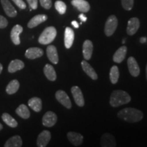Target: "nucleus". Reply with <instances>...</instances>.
<instances>
[{
	"label": "nucleus",
	"instance_id": "nucleus-1",
	"mask_svg": "<svg viewBox=\"0 0 147 147\" xmlns=\"http://www.w3.org/2000/svg\"><path fill=\"white\" fill-rule=\"evenodd\" d=\"M118 117L129 123H136L143 119L144 115L140 110L133 108H126L118 113Z\"/></svg>",
	"mask_w": 147,
	"mask_h": 147
},
{
	"label": "nucleus",
	"instance_id": "nucleus-2",
	"mask_svg": "<svg viewBox=\"0 0 147 147\" xmlns=\"http://www.w3.org/2000/svg\"><path fill=\"white\" fill-rule=\"evenodd\" d=\"M131 97L127 93L122 90H115L110 95V104L113 107H118L130 102Z\"/></svg>",
	"mask_w": 147,
	"mask_h": 147
},
{
	"label": "nucleus",
	"instance_id": "nucleus-3",
	"mask_svg": "<svg viewBox=\"0 0 147 147\" xmlns=\"http://www.w3.org/2000/svg\"><path fill=\"white\" fill-rule=\"evenodd\" d=\"M57 36V30L54 27H48L42 32L38 38V42L41 45H49Z\"/></svg>",
	"mask_w": 147,
	"mask_h": 147
},
{
	"label": "nucleus",
	"instance_id": "nucleus-4",
	"mask_svg": "<svg viewBox=\"0 0 147 147\" xmlns=\"http://www.w3.org/2000/svg\"><path fill=\"white\" fill-rule=\"evenodd\" d=\"M118 25V20L115 15H111L108 18L105 24L104 32L106 36H111L115 33Z\"/></svg>",
	"mask_w": 147,
	"mask_h": 147
},
{
	"label": "nucleus",
	"instance_id": "nucleus-5",
	"mask_svg": "<svg viewBox=\"0 0 147 147\" xmlns=\"http://www.w3.org/2000/svg\"><path fill=\"white\" fill-rule=\"evenodd\" d=\"M55 97H56L57 100L65 108H68V109L71 108V103L70 99L65 91H62V90H59L55 93Z\"/></svg>",
	"mask_w": 147,
	"mask_h": 147
},
{
	"label": "nucleus",
	"instance_id": "nucleus-6",
	"mask_svg": "<svg viewBox=\"0 0 147 147\" xmlns=\"http://www.w3.org/2000/svg\"><path fill=\"white\" fill-rule=\"evenodd\" d=\"M57 121V117L56 114L53 113L52 111H49L45 113V115L43 116L42 118V124L43 125L48 127L54 126Z\"/></svg>",
	"mask_w": 147,
	"mask_h": 147
},
{
	"label": "nucleus",
	"instance_id": "nucleus-7",
	"mask_svg": "<svg viewBox=\"0 0 147 147\" xmlns=\"http://www.w3.org/2000/svg\"><path fill=\"white\" fill-rule=\"evenodd\" d=\"M71 92L72 93L73 97L74 99L76 104L80 107H82L84 105V100L83 95L80 88L77 86L72 87L71 89Z\"/></svg>",
	"mask_w": 147,
	"mask_h": 147
},
{
	"label": "nucleus",
	"instance_id": "nucleus-8",
	"mask_svg": "<svg viewBox=\"0 0 147 147\" xmlns=\"http://www.w3.org/2000/svg\"><path fill=\"white\" fill-rule=\"evenodd\" d=\"M140 27V21L136 17L130 18L127 27V34L129 36H133L138 32Z\"/></svg>",
	"mask_w": 147,
	"mask_h": 147
},
{
	"label": "nucleus",
	"instance_id": "nucleus-9",
	"mask_svg": "<svg viewBox=\"0 0 147 147\" xmlns=\"http://www.w3.org/2000/svg\"><path fill=\"white\" fill-rule=\"evenodd\" d=\"M51 132L47 130H44L38 136L37 139V145L39 147H45L49 144L51 140Z\"/></svg>",
	"mask_w": 147,
	"mask_h": 147
},
{
	"label": "nucleus",
	"instance_id": "nucleus-10",
	"mask_svg": "<svg viewBox=\"0 0 147 147\" xmlns=\"http://www.w3.org/2000/svg\"><path fill=\"white\" fill-rule=\"evenodd\" d=\"M127 65H128V68L129 73L131 74V76L134 77H137L139 76L140 72V67L138 64L136 59L133 57H129L127 60Z\"/></svg>",
	"mask_w": 147,
	"mask_h": 147
},
{
	"label": "nucleus",
	"instance_id": "nucleus-11",
	"mask_svg": "<svg viewBox=\"0 0 147 147\" xmlns=\"http://www.w3.org/2000/svg\"><path fill=\"white\" fill-rule=\"evenodd\" d=\"M23 28L21 25H16L13 27L10 32V38L12 41L15 45H18L21 43L20 40V34L23 32Z\"/></svg>",
	"mask_w": 147,
	"mask_h": 147
},
{
	"label": "nucleus",
	"instance_id": "nucleus-12",
	"mask_svg": "<svg viewBox=\"0 0 147 147\" xmlns=\"http://www.w3.org/2000/svg\"><path fill=\"white\" fill-rule=\"evenodd\" d=\"M1 3L4 10L5 13L10 17H15L17 15L16 9L12 5L9 0H1Z\"/></svg>",
	"mask_w": 147,
	"mask_h": 147
},
{
	"label": "nucleus",
	"instance_id": "nucleus-13",
	"mask_svg": "<svg viewBox=\"0 0 147 147\" xmlns=\"http://www.w3.org/2000/svg\"><path fill=\"white\" fill-rule=\"evenodd\" d=\"M116 141L113 135L110 134H104L101 137V146L102 147H115Z\"/></svg>",
	"mask_w": 147,
	"mask_h": 147
},
{
	"label": "nucleus",
	"instance_id": "nucleus-14",
	"mask_svg": "<svg viewBox=\"0 0 147 147\" xmlns=\"http://www.w3.org/2000/svg\"><path fill=\"white\" fill-rule=\"evenodd\" d=\"M74 40V32L70 27H66L64 34V44L66 49H70Z\"/></svg>",
	"mask_w": 147,
	"mask_h": 147
},
{
	"label": "nucleus",
	"instance_id": "nucleus-15",
	"mask_svg": "<svg viewBox=\"0 0 147 147\" xmlns=\"http://www.w3.org/2000/svg\"><path fill=\"white\" fill-rule=\"evenodd\" d=\"M93 45L91 40H87L84 42L82 45V54L86 60H89L93 54Z\"/></svg>",
	"mask_w": 147,
	"mask_h": 147
},
{
	"label": "nucleus",
	"instance_id": "nucleus-16",
	"mask_svg": "<svg viewBox=\"0 0 147 147\" xmlns=\"http://www.w3.org/2000/svg\"><path fill=\"white\" fill-rule=\"evenodd\" d=\"M43 50L38 47L29 48L25 52V57L29 59H35L41 57L43 55Z\"/></svg>",
	"mask_w": 147,
	"mask_h": 147
},
{
	"label": "nucleus",
	"instance_id": "nucleus-17",
	"mask_svg": "<svg viewBox=\"0 0 147 147\" xmlns=\"http://www.w3.org/2000/svg\"><path fill=\"white\" fill-rule=\"evenodd\" d=\"M48 19V16L45 14H38L34 16L27 24V27L29 28H34Z\"/></svg>",
	"mask_w": 147,
	"mask_h": 147
},
{
	"label": "nucleus",
	"instance_id": "nucleus-18",
	"mask_svg": "<svg viewBox=\"0 0 147 147\" xmlns=\"http://www.w3.org/2000/svg\"><path fill=\"white\" fill-rule=\"evenodd\" d=\"M71 5L81 12H87L90 10V5L88 1L85 0H72Z\"/></svg>",
	"mask_w": 147,
	"mask_h": 147
},
{
	"label": "nucleus",
	"instance_id": "nucleus-19",
	"mask_svg": "<svg viewBox=\"0 0 147 147\" xmlns=\"http://www.w3.org/2000/svg\"><path fill=\"white\" fill-rule=\"evenodd\" d=\"M47 54L49 59L51 61V63L54 64H57L59 62V56L56 47L53 45H50L47 49Z\"/></svg>",
	"mask_w": 147,
	"mask_h": 147
},
{
	"label": "nucleus",
	"instance_id": "nucleus-20",
	"mask_svg": "<svg viewBox=\"0 0 147 147\" xmlns=\"http://www.w3.org/2000/svg\"><path fill=\"white\" fill-rule=\"evenodd\" d=\"M67 138L71 144L75 146H78L82 143L83 141V136L80 134L76 132L69 131L67 133Z\"/></svg>",
	"mask_w": 147,
	"mask_h": 147
},
{
	"label": "nucleus",
	"instance_id": "nucleus-21",
	"mask_svg": "<svg viewBox=\"0 0 147 147\" xmlns=\"http://www.w3.org/2000/svg\"><path fill=\"white\" fill-rule=\"evenodd\" d=\"M127 51V47H125V46H123V47L119 48L113 55L114 61L115 63H121L125 58Z\"/></svg>",
	"mask_w": 147,
	"mask_h": 147
},
{
	"label": "nucleus",
	"instance_id": "nucleus-22",
	"mask_svg": "<svg viewBox=\"0 0 147 147\" xmlns=\"http://www.w3.org/2000/svg\"><path fill=\"white\" fill-rule=\"evenodd\" d=\"M81 65L83 71L89 76L90 78L93 80H97V75L94 69L91 67L89 63H87L86 61H82L81 62Z\"/></svg>",
	"mask_w": 147,
	"mask_h": 147
},
{
	"label": "nucleus",
	"instance_id": "nucleus-23",
	"mask_svg": "<svg viewBox=\"0 0 147 147\" xmlns=\"http://www.w3.org/2000/svg\"><path fill=\"white\" fill-rule=\"evenodd\" d=\"M28 105L36 113L41 111L42 108V100L39 97H32L28 101Z\"/></svg>",
	"mask_w": 147,
	"mask_h": 147
},
{
	"label": "nucleus",
	"instance_id": "nucleus-24",
	"mask_svg": "<svg viewBox=\"0 0 147 147\" xmlns=\"http://www.w3.org/2000/svg\"><path fill=\"white\" fill-rule=\"evenodd\" d=\"M25 64L22 61L19 59H15L12 61L8 65V70L10 73H14L16 71L23 69Z\"/></svg>",
	"mask_w": 147,
	"mask_h": 147
},
{
	"label": "nucleus",
	"instance_id": "nucleus-25",
	"mask_svg": "<svg viewBox=\"0 0 147 147\" xmlns=\"http://www.w3.org/2000/svg\"><path fill=\"white\" fill-rule=\"evenodd\" d=\"M23 145V141L21 136H14L6 141L4 144L5 147H21Z\"/></svg>",
	"mask_w": 147,
	"mask_h": 147
},
{
	"label": "nucleus",
	"instance_id": "nucleus-26",
	"mask_svg": "<svg viewBox=\"0 0 147 147\" xmlns=\"http://www.w3.org/2000/svg\"><path fill=\"white\" fill-rule=\"evenodd\" d=\"M44 73L47 78L51 81H55L57 79V74L54 67L50 64H47L44 67Z\"/></svg>",
	"mask_w": 147,
	"mask_h": 147
},
{
	"label": "nucleus",
	"instance_id": "nucleus-27",
	"mask_svg": "<svg viewBox=\"0 0 147 147\" xmlns=\"http://www.w3.org/2000/svg\"><path fill=\"white\" fill-rule=\"evenodd\" d=\"M16 113L20 117L24 119H27L30 117V112H29V108L25 104H21L18 106L16 110Z\"/></svg>",
	"mask_w": 147,
	"mask_h": 147
},
{
	"label": "nucleus",
	"instance_id": "nucleus-28",
	"mask_svg": "<svg viewBox=\"0 0 147 147\" xmlns=\"http://www.w3.org/2000/svg\"><path fill=\"white\" fill-rule=\"evenodd\" d=\"M19 87V82L17 80H12L8 83L6 89H5V91H6V93L9 95L14 94V93L18 91Z\"/></svg>",
	"mask_w": 147,
	"mask_h": 147
},
{
	"label": "nucleus",
	"instance_id": "nucleus-29",
	"mask_svg": "<svg viewBox=\"0 0 147 147\" xmlns=\"http://www.w3.org/2000/svg\"><path fill=\"white\" fill-rule=\"evenodd\" d=\"M1 118H2L3 122H4L6 125H8L9 127H10L15 128L17 127V121H16L12 116L9 115L8 113H3L2 116H1Z\"/></svg>",
	"mask_w": 147,
	"mask_h": 147
},
{
	"label": "nucleus",
	"instance_id": "nucleus-30",
	"mask_svg": "<svg viewBox=\"0 0 147 147\" xmlns=\"http://www.w3.org/2000/svg\"><path fill=\"white\" fill-rule=\"evenodd\" d=\"M119 78V70L117 66L114 65L110 71V79L113 84H116L118 82Z\"/></svg>",
	"mask_w": 147,
	"mask_h": 147
},
{
	"label": "nucleus",
	"instance_id": "nucleus-31",
	"mask_svg": "<svg viewBox=\"0 0 147 147\" xmlns=\"http://www.w3.org/2000/svg\"><path fill=\"white\" fill-rule=\"evenodd\" d=\"M55 9L57 10V12L60 14H63L65 13L66 9H67V6H66L65 3L63 1L58 0L55 3Z\"/></svg>",
	"mask_w": 147,
	"mask_h": 147
},
{
	"label": "nucleus",
	"instance_id": "nucleus-32",
	"mask_svg": "<svg viewBox=\"0 0 147 147\" xmlns=\"http://www.w3.org/2000/svg\"><path fill=\"white\" fill-rule=\"evenodd\" d=\"M134 0H121L122 6L125 10H131L134 6Z\"/></svg>",
	"mask_w": 147,
	"mask_h": 147
},
{
	"label": "nucleus",
	"instance_id": "nucleus-33",
	"mask_svg": "<svg viewBox=\"0 0 147 147\" xmlns=\"http://www.w3.org/2000/svg\"><path fill=\"white\" fill-rule=\"evenodd\" d=\"M40 4L44 8L49 10L52 7V1L51 0H40Z\"/></svg>",
	"mask_w": 147,
	"mask_h": 147
},
{
	"label": "nucleus",
	"instance_id": "nucleus-34",
	"mask_svg": "<svg viewBox=\"0 0 147 147\" xmlns=\"http://www.w3.org/2000/svg\"><path fill=\"white\" fill-rule=\"evenodd\" d=\"M12 1L20 9L23 10V9L26 8V3L24 2L23 0H12Z\"/></svg>",
	"mask_w": 147,
	"mask_h": 147
},
{
	"label": "nucleus",
	"instance_id": "nucleus-35",
	"mask_svg": "<svg viewBox=\"0 0 147 147\" xmlns=\"http://www.w3.org/2000/svg\"><path fill=\"white\" fill-rule=\"evenodd\" d=\"M8 22L4 16L0 15V29L5 28L8 26Z\"/></svg>",
	"mask_w": 147,
	"mask_h": 147
},
{
	"label": "nucleus",
	"instance_id": "nucleus-36",
	"mask_svg": "<svg viewBox=\"0 0 147 147\" xmlns=\"http://www.w3.org/2000/svg\"><path fill=\"white\" fill-rule=\"evenodd\" d=\"M30 8L33 10H36L38 8V0H27Z\"/></svg>",
	"mask_w": 147,
	"mask_h": 147
},
{
	"label": "nucleus",
	"instance_id": "nucleus-37",
	"mask_svg": "<svg viewBox=\"0 0 147 147\" xmlns=\"http://www.w3.org/2000/svg\"><path fill=\"white\" fill-rule=\"evenodd\" d=\"M79 18H80V21H81L82 22H86V21H87V18L86 17V16L84 15L83 13L80 14V15H79Z\"/></svg>",
	"mask_w": 147,
	"mask_h": 147
},
{
	"label": "nucleus",
	"instance_id": "nucleus-38",
	"mask_svg": "<svg viewBox=\"0 0 147 147\" xmlns=\"http://www.w3.org/2000/svg\"><path fill=\"white\" fill-rule=\"evenodd\" d=\"M71 25H72L75 28H78L79 27V24L78 23V22L76 21H73L71 22Z\"/></svg>",
	"mask_w": 147,
	"mask_h": 147
},
{
	"label": "nucleus",
	"instance_id": "nucleus-39",
	"mask_svg": "<svg viewBox=\"0 0 147 147\" xmlns=\"http://www.w3.org/2000/svg\"><path fill=\"white\" fill-rule=\"evenodd\" d=\"M147 41V38H146V37H142V38L140 39V43H145Z\"/></svg>",
	"mask_w": 147,
	"mask_h": 147
},
{
	"label": "nucleus",
	"instance_id": "nucleus-40",
	"mask_svg": "<svg viewBox=\"0 0 147 147\" xmlns=\"http://www.w3.org/2000/svg\"><path fill=\"white\" fill-rule=\"evenodd\" d=\"M2 69H3V66L1 63H0V74H1V71H2Z\"/></svg>",
	"mask_w": 147,
	"mask_h": 147
},
{
	"label": "nucleus",
	"instance_id": "nucleus-41",
	"mask_svg": "<svg viewBox=\"0 0 147 147\" xmlns=\"http://www.w3.org/2000/svg\"><path fill=\"white\" fill-rule=\"evenodd\" d=\"M2 129H3V125L1 123H0V131H1V130Z\"/></svg>",
	"mask_w": 147,
	"mask_h": 147
},
{
	"label": "nucleus",
	"instance_id": "nucleus-42",
	"mask_svg": "<svg viewBox=\"0 0 147 147\" xmlns=\"http://www.w3.org/2000/svg\"><path fill=\"white\" fill-rule=\"evenodd\" d=\"M146 80H147V64L146 66Z\"/></svg>",
	"mask_w": 147,
	"mask_h": 147
},
{
	"label": "nucleus",
	"instance_id": "nucleus-43",
	"mask_svg": "<svg viewBox=\"0 0 147 147\" xmlns=\"http://www.w3.org/2000/svg\"><path fill=\"white\" fill-rule=\"evenodd\" d=\"M125 38H124L123 40V44H125Z\"/></svg>",
	"mask_w": 147,
	"mask_h": 147
}]
</instances>
